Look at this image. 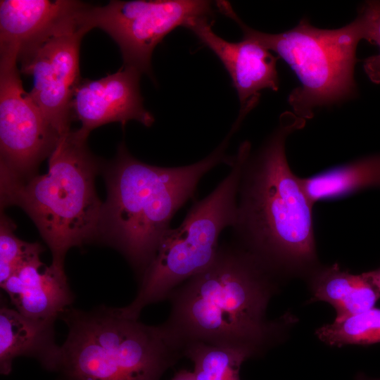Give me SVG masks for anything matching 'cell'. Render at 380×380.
Listing matches in <instances>:
<instances>
[{
    "mask_svg": "<svg viewBox=\"0 0 380 380\" xmlns=\"http://www.w3.org/2000/svg\"><path fill=\"white\" fill-rule=\"evenodd\" d=\"M87 32L77 16L26 49L18 59L20 71L33 77L30 94L60 137L71 130L72 100L82 80L80 47Z\"/></svg>",
    "mask_w": 380,
    "mask_h": 380,
    "instance_id": "obj_10",
    "label": "cell"
},
{
    "mask_svg": "<svg viewBox=\"0 0 380 380\" xmlns=\"http://www.w3.org/2000/svg\"><path fill=\"white\" fill-rule=\"evenodd\" d=\"M306 120L286 111L278 126L243 162L232 227L235 242L274 276L311 273L317 253L312 221L315 203L292 171L286 141Z\"/></svg>",
    "mask_w": 380,
    "mask_h": 380,
    "instance_id": "obj_1",
    "label": "cell"
},
{
    "mask_svg": "<svg viewBox=\"0 0 380 380\" xmlns=\"http://www.w3.org/2000/svg\"><path fill=\"white\" fill-rule=\"evenodd\" d=\"M170 380H195L192 372L182 369L177 372Z\"/></svg>",
    "mask_w": 380,
    "mask_h": 380,
    "instance_id": "obj_23",
    "label": "cell"
},
{
    "mask_svg": "<svg viewBox=\"0 0 380 380\" xmlns=\"http://www.w3.org/2000/svg\"><path fill=\"white\" fill-rule=\"evenodd\" d=\"M141 73L122 67L99 80L82 79L72 100L73 120L81 122L79 132L88 137L94 129L109 122L125 126L136 120L149 127L153 115L144 106L139 81Z\"/></svg>",
    "mask_w": 380,
    "mask_h": 380,
    "instance_id": "obj_11",
    "label": "cell"
},
{
    "mask_svg": "<svg viewBox=\"0 0 380 380\" xmlns=\"http://www.w3.org/2000/svg\"><path fill=\"white\" fill-rule=\"evenodd\" d=\"M1 287L17 311L37 319L56 320L74 300L65 271L46 266L40 255L24 261Z\"/></svg>",
    "mask_w": 380,
    "mask_h": 380,
    "instance_id": "obj_14",
    "label": "cell"
},
{
    "mask_svg": "<svg viewBox=\"0 0 380 380\" xmlns=\"http://www.w3.org/2000/svg\"><path fill=\"white\" fill-rule=\"evenodd\" d=\"M18 59L0 56L1 177L25 180L36 175L62 137L23 89Z\"/></svg>",
    "mask_w": 380,
    "mask_h": 380,
    "instance_id": "obj_9",
    "label": "cell"
},
{
    "mask_svg": "<svg viewBox=\"0 0 380 380\" xmlns=\"http://www.w3.org/2000/svg\"><path fill=\"white\" fill-rule=\"evenodd\" d=\"M358 14L364 20L365 40L377 45L380 50V1L365 2ZM363 67L369 79L374 83L380 84V51L366 58Z\"/></svg>",
    "mask_w": 380,
    "mask_h": 380,
    "instance_id": "obj_21",
    "label": "cell"
},
{
    "mask_svg": "<svg viewBox=\"0 0 380 380\" xmlns=\"http://www.w3.org/2000/svg\"><path fill=\"white\" fill-rule=\"evenodd\" d=\"M14 222L2 211L0 222V285H2L26 260L40 255L42 246L18 239Z\"/></svg>",
    "mask_w": 380,
    "mask_h": 380,
    "instance_id": "obj_20",
    "label": "cell"
},
{
    "mask_svg": "<svg viewBox=\"0 0 380 380\" xmlns=\"http://www.w3.org/2000/svg\"><path fill=\"white\" fill-rule=\"evenodd\" d=\"M358 380H380V379H369L365 378L364 376H359Z\"/></svg>",
    "mask_w": 380,
    "mask_h": 380,
    "instance_id": "obj_24",
    "label": "cell"
},
{
    "mask_svg": "<svg viewBox=\"0 0 380 380\" xmlns=\"http://www.w3.org/2000/svg\"><path fill=\"white\" fill-rule=\"evenodd\" d=\"M363 274L375 287L380 296V267L374 270L365 272Z\"/></svg>",
    "mask_w": 380,
    "mask_h": 380,
    "instance_id": "obj_22",
    "label": "cell"
},
{
    "mask_svg": "<svg viewBox=\"0 0 380 380\" xmlns=\"http://www.w3.org/2000/svg\"><path fill=\"white\" fill-rule=\"evenodd\" d=\"M87 4L75 0H1L0 56L18 59L24 50L75 18Z\"/></svg>",
    "mask_w": 380,
    "mask_h": 380,
    "instance_id": "obj_13",
    "label": "cell"
},
{
    "mask_svg": "<svg viewBox=\"0 0 380 380\" xmlns=\"http://www.w3.org/2000/svg\"><path fill=\"white\" fill-rule=\"evenodd\" d=\"M234 130L210 155L191 165L159 167L133 157L124 143L106 173L99 240L120 251L141 278L177 210L191 198L203 176L220 164L231 166L226 149Z\"/></svg>",
    "mask_w": 380,
    "mask_h": 380,
    "instance_id": "obj_3",
    "label": "cell"
},
{
    "mask_svg": "<svg viewBox=\"0 0 380 380\" xmlns=\"http://www.w3.org/2000/svg\"><path fill=\"white\" fill-rule=\"evenodd\" d=\"M274 277L236 243L222 244L205 269L172 292L164 324L183 348L201 342L255 355L277 331L265 319Z\"/></svg>",
    "mask_w": 380,
    "mask_h": 380,
    "instance_id": "obj_2",
    "label": "cell"
},
{
    "mask_svg": "<svg viewBox=\"0 0 380 380\" xmlns=\"http://www.w3.org/2000/svg\"><path fill=\"white\" fill-rule=\"evenodd\" d=\"M53 319L26 317L1 304L0 309V372L8 375L14 359L28 356L46 368L58 345L55 341Z\"/></svg>",
    "mask_w": 380,
    "mask_h": 380,
    "instance_id": "obj_15",
    "label": "cell"
},
{
    "mask_svg": "<svg viewBox=\"0 0 380 380\" xmlns=\"http://www.w3.org/2000/svg\"><path fill=\"white\" fill-rule=\"evenodd\" d=\"M212 25L211 18H204L194 20L187 28L222 62L236 91L241 108H254L260 90L279 89L278 56L248 38L237 42L227 41L213 31Z\"/></svg>",
    "mask_w": 380,
    "mask_h": 380,
    "instance_id": "obj_12",
    "label": "cell"
},
{
    "mask_svg": "<svg viewBox=\"0 0 380 380\" xmlns=\"http://www.w3.org/2000/svg\"><path fill=\"white\" fill-rule=\"evenodd\" d=\"M78 129L63 136L49 157V170L25 179L1 178V206L21 208L65 271L70 248L99 240L103 203L96 194L99 163Z\"/></svg>",
    "mask_w": 380,
    "mask_h": 380,
    "instance_id": "obj_5",
    "label": "cell"
},
{
    "mask_svg": "<svg viewBox=\"0 0 380 380\" xmlns=\"http://www.w3.org/2000/svg\"><path fill=\"white\" fill-rule=\"evenodd\" d=\"M312 274V300L331 304L336 310V319L373 308L380 298L376 289L363 273L352 274L338 263L317 268Z\"/></svg>",
    "mask_w": 380,
    "mask_h": 380,
    "instance_id": "obj_16",
    "label": "cell"
},
{
    "mask_svg": "<svg viewBox=\"0 0 380 380\" xmlns=\"http://www.w3.org/2000/svg\"><path fill=\"white\" fill-rule=\"evenodd\" d=\"M323 342L341 347L348 344L369 345L380 343V308L365 312L322 326L316 331Z\"/></svg>",
    "mask_w": 380,
    "mask_h": 380,
    "instance_id": "obj_19",
    "label": "cell"
},
{
    "mask_svg": "<svg viewBox=\"0 0 380 380\" xmlns=\"http://www.w3.org/2000/svg\"><path fill=\"white\" fill-rule=\"evenodd\" d=\"M212 3L204 0H113L103 6L88 4L78 21L88 32L99 28L118 44L123 67L151 75L156 46L175 28L213 15Z\"/></svg>",
    "mask_w": 380,
    "mask_h": 380,
    "instance_id": "obj_8",
    "label": "cell"
},
{
    "mask_svg": "<svg viewBox=\"0 0 380 380\" xmlns=\"http://www.w3.org/2000/svg\"><path fill=\"white\" fill-rule=\"evenodd\" d=\"M251 151L250 142L241 143L228 175L209 195L193 204L178 227L164 233L139 279L136 297L121 308L125 316L139 319L144 308L168 299L177 287L213 261L222 231L234 223L241 169Z\"/></svg>",
    "mask_w": 380,
    "mask_h": 380,
    "instance_id": "obj_7",
    "label": "cell"
},
{
    "mask_svg": "<svg viewBox=\"0 0 380 380\" xmlns=\"http://www.w3.org/2000/svg\"><path fill=\"white\" fill-rule=\"evenodd\" d=\"M184 355L194 364L195 380H241V366L251 357L241 350L201 342L185 346Z\"/></svg>",
    "mask_w": 380,
    "mask_h": 380,
    "instance_id": "obj_18",
    "label": "cell"
},
{
    "mask_svg": "<svg viewBox=\"0 0 380 380\" xmlns=\"http://www.w3.org/2000/svg\"><path fill=\"white\" fill-rule=\"evenodd\" d=\"M302 182L313 203L364 189H380V153L343 163L309 177H302Z\"/></svg>",
    "mask_w": 380,
    "mask_h": 380,
    "instance_id": "obj_17",
    "label": "cell"
},
{
    "mask_svg": "<svg viewBox=\"0 0 380 380\" xmlns=\"http://www.w3.org/2000/svg\"><path fill=\"white\" fill-rule=\"evenodd\" d=\"M59 317L68 332L47 368L59 380H160L184 355L164 323L145 324L120 308L70 306Z\"/></svg>",
    "mask_w": 380,
    "mask_h": 380,
    "instance_id": "obj_4",
    "label": "cell"
},
{
    "mask_svg": "<svg viewBox=\"0 0 380 380\" xmlns=\"http://www.w3.org/2000/svg\"><path fill=\"white\" fill-rule=\"evenodd\" d=\"M217 2L219 11L239 25L243 37L274 52L294 71L300 85L292 90L288 101L296 116L310 119L315 108L355 95L356 50L359 42L365 40V23L360 15L338 29L317 28L303 18L290 30L271 34L245 24L228 1Z\"/></svg>",
    "mask_w": 380,
    "mask_h": 380,
    "instance_id": "obj_6",
    "label": "cell"
}]
</instances>
